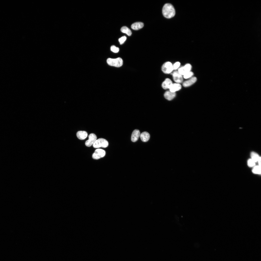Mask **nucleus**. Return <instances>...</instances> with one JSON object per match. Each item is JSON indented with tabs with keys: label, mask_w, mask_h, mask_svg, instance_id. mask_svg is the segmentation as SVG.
Wrapping results in <instances>:
<instances>
[{
	"label": "nucleus",
	"mask_w": 261,
	"mask_h": 261,
	"mask_svg": "<svg viewBox=\"0 0 261 261\" xmlns=\"http://www.w3.org/2000/svg\"><path fill=\"white\" fill-rule=\"evenodd\" d=\"M252 172L255 174H261V166L259 165L254 166L252 170Z\"/></svg>",
	"instance_id": "obj_19"
},
{
	"label": "nucleus",
	"mask_w": 261,
	"mask_h": 261,
	"mask_svg": "<svg viewBox=\"0 0 261 261\" xmlns=\"http://www.w3.org/2000/svg\"><path fill=\"white\" fill-rule=\"evenodd\" d=\"M144 23L141 22H136L133 23L131 25V28L133 30H137L142 28L144 26Z\"/></svg>",
	"instance_id": "obj_16"
},
{
	"label": "nucleus",
	"mask_w": 261,
	"mask_h": 261,
	"mask_svg": "<svg viewBox=\"0 0 261 261\" xmlns=\"http://www.w3.org/2000/svg\"><path fill=\"white\" fill-rule=\"evenodd\" d=\"M140 135V132L138 129L134 130L132 132L131 138V141L133 142L136 141L138 140Z\"/></svg>",
	"instance_id": "obj_9"
},
{
	"label": "nucleus",
	"mask_w": 261,
	"mask_h": 261,
	"mask_svg": "<svg viewBox=\"0 0 261 261\" xmlns=\"http://www.w3.org/2000/svg\"><path fill=\"white\" fill-rule=\"evenodd\" d=\"M173 84L170 79L168 78H167L162 83V87L165 89H169Z\"/></svg>",
	"instance_id": "obj_10"
},
{
	"label": "nucleus",
	"mask_w": 261,
	"mask_h": 261,
	"mask_svg": "<svg viewBox=\"0 0 261 261\" xmlns=\"http://www.w3.org/2000/svg\"><path fill=\"white\" fill-rule=\"evenodd\" d=\"M110 50L112 52L115 53L118 52L119 50V48L118 47H116L114 45L111 46L110 47Z\"/></svg>",
	"instance_id": "obj_20"
},
{
	"label": "nucleus",
	"mask_w": 261,
	"mask_h": 261,
	"mask_svg": "<svg viewBox=\"0 0 261 261\" xmlns=\"http://www.w3.org/2000/svg\"><path fill=\"white\" fill-rule=\"evenodd\" d=\"M196 80L197 78L196 77H192L189 80L184 81L183 83V85L185 87H189L194 83Z\"/></svg>",
	"instance_id": "obj_11"
},
{
	"label": "nucleus",
	"mask_w": 261,
	"mask_h": 261,
	"mask_svg": "<svg viewBox=\"0 0 261 261\" xmlns=\"http://www.w3.org/2000/svg\"><path fill=\"white\" fill-rule=\"evenodd\" d=\"M106 154L105 151L102 149H97L93 154L92 157L95 160H98L104 157Z\"/></svg>",
	"instance_id": "obj_5"
},
{
	"label": "nucleus",
	"mask_w": 261,
	"mask_h": 261,
	"mask_svg": "<svg viewBox=\"0 0 261 261\" xmlns=\"http://www.w3.org/2000/svg\"><path fill=\"white\" fill-rule=\"evenodd\" d=\"M161 70L164 73H169L174 70L173 65L170 62H166L162 65Z\"/></svg>",
	"instance_id": "obj_4"
},
{
	"label": "nucleus",
	"mask_w": 261,
	"mask_h": 261,
	"mask_svg": "<svg viewBox=\"0 0 261 261\" xmlns=\"http://www.w3.org/2000/svg\"><path fill=\"white\" fill-rule=\"evenodd\" d=\"M107 62L109 65L116 67L121 66L123 64L122 59L119 57L115 59L109 58L107 59Z\"/></svg>",
	"instance_id": "obj_2"
},
{
	"label": "nucleus",
	"mask_w": 261,
	"mask_h": 261,
	"mask_svg": "<svg viewBox=\"0 0 261 261\" xmlns=\"http://www.w3.org/2000/svg\"><path fill=\"white\" fill-rule=\"evenodd\" d=\"M88 137V139L86 141L85 144L86 146L89 147L93 145L96 140L97 138L95 134L93 133L90 134Z\"/></svg>",
	"instance_id": "obj_6"
},
{
	"label": "nucleus",
	"mask_w": 261,
	"mask_h": 261,
	"mask_svg": "<svg viewBox=\"0 0 261 261\" xmlns=\"http://www.w3.org/2000/svg\"><path fill=\"white\" fill-rule=\"evenodd\" d=\"M164 96L165 98L168 100H171L175 96V92H172L170 91H166L165 93Z\"/></svg>",
	"instance_id": "obj_12"
},
{
	"label": "nucleus",
	"mask_w": 261,
	"mask_h": 261,
	"mask_svg": "<svg viewBox=\"0 0 261 261\" xmlns=\"http://www.w3.org/2000/svg\"><path fill=\"white\" fill-rule=\"evenodd\" d=\"M121 31L122 32L126 34L129 36H130L132 34L131 30L125 26L122 27L121 29Z\"/></svg>",
	"instance_id": "obj_17"
},
{
	"label": "nucleus",
	"mask_w": 261,
	"mask_h": 261,
	"mask_svg": "<svg viewBox=\"0 0 261 261\" xmlns=\"http://www.w3.org/2000/svg\"><path fill=\"white\" fill-rule=\"evenodd\" d=\"M127 39L126 37L125 36H123L118 39V41L120 44H123L126 40Z\"/></svg>",
	"instance_id": "obj_23"
},
{
	"label": "nucleus",
	"mask_w": 261,
	"mask_h": 261,
	"mask_svg": "<svg viewBox=\"0 0 261 261\" xmlns=\"http://www.w3.org/2000/svg\"><path fill=\"white\" fill-rule=\"evenodd\" d=\"M247 165L249 167H252L254 166L255 162L251 159H249L248 160Z\"/></svg>",
	"instance_id": "obj_22"
},
{
	"label": "nucleus",
	"mask_w": 261,
	"mask_h": 261,
	"mask_svg": "<svg viewBox=\"0 0 261 261\" xmlns=\"http://www.w3.org/2000/svg\"><path fill=\"white\" fill-rule=\"evenodd\" d=\"M140 137L141 140L143 142H146L149 139L150 136L149 134L146 131H144L140 135Z\"/></svg>",
	"instance_id": "obj_14"
},
{
	"label": "nucleus",
	"mask_w": 261,
	"mask_h": 261,
	"mask_svg": "<svg viewBox=\"0 0 261 261\" xmlns=\"http://www.w3.org/2000/svg\"><path fill=\"white\" fill-rule=\"evenodd\" d=\"M180 65V62H177L175 63L173 65L174 69L176 70L179 67Z\"/></svg>",
	"instance_id": "obj_24"
},
{
	"label": "nucleus",
	"mask_w": 261,
	"mask_h": 261,
	"mask_svg": "<svg viewBox=\"0 0 261 261\" xmlns=\"http://www.w3.org/2000/svg\"><path fill=\"white\" fill-rule=\"evenodd\" d=\"M172 75L174 80L176 82L179 84L182 82L183 80L182 75L178 71H174Z\"/></svg>",
	"instance_id": "obj_8"
},
{
	"label": "nucleus",
	"mask_w": 261,
	"mask_h": 261,
	"mask_svg": "<svg viewBox=\"0 0 261 261\" xmlns=\"http://www.w3.org/2000/svg\"><path fill=\"white\" fill-rule=\"evenodd\" d=\"M251 159L255 162L258 161L260 157L256 153L253 152L251 153Z\"/></svg>",
	"instance_id": "obj_18"
},
{
	"label": "nucleus",
	"mask_w": 261,
	"mask_h": 261,
	"mask_svg": "<svg viewBox=\"0 0 261 261\" xmlns=\"http://www.w3.org/2000/svg\"><path fill=\"white\" fill-rule=\"evenodd\" d=\"M191 67V66L190 64H187L184 66L178 69V71L181 75H184L187 72L190 71Z\"/></svg>",
	"instance_id": "obj_7"
},
{
	"label": "nucleus",
	"mask_w": 261,
	"mask_h": 261,
	"mask_svg": "<svg viewBox=\"0 0 261 261\" xmlns=\"http://www.w3.org/2000/svg\"><path fill=\"white\" fill-rule=\"evenodd\" d=\"M88 134L87 132L84 131H79L77 132L76 136L78 139L81 140L84 139L86 138Z\"/></svg>",
	"instance_id": "obj_13"
},
{
	"label": "nucleus",
	"mask_w": 261,
	"mask_h": 261,
	"mask_svg": "<svg viewBox=\"0 0 261 261\" xmlns=\"http://www.w3.org/2000/svg\"><path fill=\"white\" fill-rule=\"evenodd\" d=\"M181 88V86L180 84L179 83H174L172 84L169 89L170 91L175 92L180 90Z\"/></svg>",
	"instance_id": "obj_15"
},
{
	"label": "nucleus",
	"mask_w": 261,
	"mask_h": 261,
	"mask_svg": "<svg viewBox=\"0 0 261 261\" xmlns=\"http://www.w3.org/2000/svg\"><path fill=\"white\" fill-rule=\"evenodd\" d=\"M258 163L259 166H261V157H260L258 161Z\"/></svg>",
	"instance_id": "obj_25"
},
{
	"label": "nucleus",
	"mask_w": 261,
	"mask_h": 261,
	"mask_svg": "<svg viewBox=\"0 0 261 261\" xmlns=\"http://www.w3.org/2000/svg\"><path fill=\"white\" fill-rule=\"evenodd\" d=\"M163 14L165 17L170 18L173 17L175 14V11L173 6L170 3L165 4L162 9Z\"/></svg>",
	"instance_id": "obj_1"
},
{
	"label": "nucleus",
	"mask_w": 261,
	"mask_h": 261,
	"mask_svg": "<svg viewBox=\"0 0 261 261\" xmlns=\"http://www.w3.org/2000/svg\"><path fill=\"white\" fill-rule=\"evenodd\" d=\"M194 73L193 72L190 71L183 75V77L185 79H187L191 77L193 75Z\"/></svg>",
	"instance_id": "obj_21"
},
{
	"label": "nucleus",
	"mask_w": 261,
	"mask_h": 261,
	"mask_svg": "<svg viewBox=\"0 0 261 261\" xmlns=\"http://www.w3.org/2000/svg\"><path fill=\"white\" fill-rule=\"evenodd\" d=\"M108 145L109 143L107 140L103 138H100L96 139L93 145L94 148H97L101 147L106 148Z\"/></svg>",
	"instance_id": "obj_3"
}]
</instances>
